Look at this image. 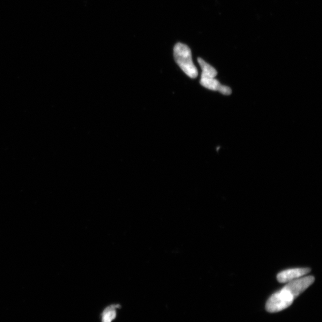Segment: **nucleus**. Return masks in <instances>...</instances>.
I'll use <instances>...</instances> for the list:
<instances>
[{"label":"nucleus","instance_id":"nucleus-1","mask_svg":"<svg viewBox=\"0 0 322 322\" xmlns=\"http://www.w3.org/2000/svg\"><path fill=\"white\" fill-rule=\"evenodd\" d=\"M314 279L313 276H306L289 282L281 290L270 297L266 303L267 311L276 313L287 309L297 297L312 285Z\"/></svg>","mask_w":322,"mask_h":322},{"label":"nucleus","instance_id":"nucleus-4","mask_svg":"<svg viewBox=\"0 0 322 322\" xmlns=\"http://www.w3.org/2000/svg\"><path fill=\"white\" fill-rule=\"evenodd\" d=\"M311 271L309 268H297L286 270L279 273L277 279L280 283H286L301 278Z\"/></svg>","mask_w":322,"mask_h":322},{"label":"nucleus","instance_id":"nucleus-3","mask_svg":"<svg viewBox=\"0 0 322 322\" xmlns=\"http://www.w3.org/2000/svg\"><path fill=\"white\" fill-rule=\"evenodd\" d=\"M200 84L203 87L210 91L219 92L224 95H230L231 89L229 86L221 84V83L216 78L201 77L200 76Z\"/></svg>","mask_w":322,"mask_h":322},{"label":"nucleus","instance_id":"nucleus-6","mask_svg":"<svg viewBox=\"0 0 322 322\" xmlns=\"http://www.w3.org/2000/svg\"><path fill=\"white\" fill-rule=\"evenodd\" d=\"M198 62L200 68L202 69L201 77L216 78L218 74L216 69L213 67L212 66L207 63V62L201 58L199 57L198 58Z\"/></svg>","mask_w":322,"mask_h":322},{"label":"nucleus","instance_id":"nucleus-5","mask_svg":"<svg viewBox=\"0 0 322 322\" xmlns=\"http://www.w3.org/2000/svg\"><path fill=\"white\" fill-rule=\"evenodd\" d=\"M120 306L119 304H112L107 306L100 315L102 322H112L117 316V309Z\"/></svg>","mask_w":322,"mask_h":322},{"label":"nucleus","instance_id":"nucleus-2","mask_svg":"<svg viewBox=\"0 0 322 322\" xmlns=\"http://www.w3.org/2000/svg\"><path fill=\"white\" fill-rule=\"evenodd\" d=\"M175 61L183 72L189 77L196 78L198 71L193 63L192 51L188 46L182 43H177L174 47Z\"/></svg>","mask_w":322,"mask_h":322}]
</instances>
